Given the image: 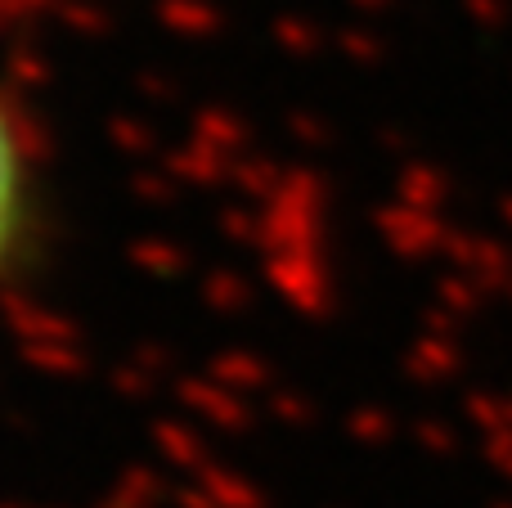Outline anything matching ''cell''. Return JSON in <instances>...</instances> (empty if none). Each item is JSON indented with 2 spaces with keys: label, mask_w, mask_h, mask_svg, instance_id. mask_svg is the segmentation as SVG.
Returning a JSON list of instances; mask_svg holds the SVG:
<instances>
[{
  "label": "cell",
  "mask_w": 512,
  "mask_h": 508,
  "mask_svg": "<svg viewBox=\"0 0 512 508\" xmlns=\"http://www.w3.org/2000/svg\"><path fill=\"white\" fill-rule=\"evenodd\" d=\"M18 221H23V162H18L14 131L0 113V261L14 248Z\"/></svg>",
  "instance_id": "1"
}]
</instances>
